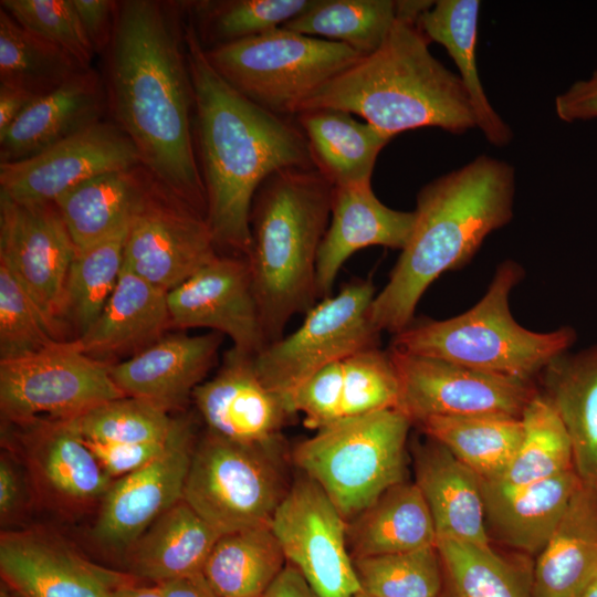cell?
<instances>
[{
    "label": "cell",
    "instance_id": "b9f144b4",
    "mask_svg": "<svg viewBox=\"0 0 597 597\" xmlns=\"http://www.w3.org/2000/svg\"><path fill=\"white\" fill-rule=\"evenodd\" d=\"M316 0L198 1L192 19L203 46L211 48L281 28L308 10ZM206 49V48H205Z\"/></svg>",
    "mask_w": 597,
    "mask_h": 597
},
{
    "label": "cell",
    "instance_id": "f1b7e54d",
    "mask_svg": "<svg viewBox=\"0 0 597 597\" xmlns=\"http://www.w3.org/2000/svg\"><path fill=\"white\" fill-rule=\"evenodd\" d=\"M541 374L569 437L574 469L583 485L597 491V344L561 354Z\"/></svg>",
    "mask_w": 597,
    "mask_h": 597
},
{
    "label": "cell",
    "instance_id": "bcb514c9",
    "mask_svg": "<svg viewBox=\"0 0 597 597\" xmlns=\"http://www.w3.org/2000/svg\"><path fill=\"white\" fill-rule=\"evenodd\" d=\"M342 419L396 408L399 379L389 350L363 349L343 360Z\"/></svg>",
    "mask_w": 597,
    "mask_h": 597
},
{
    "label": "cell",
    "instance_id": "30bf717a",
    "mask_svg": "<svg viewBox=\"0 0 597 597\" xmlns=\"http://www.w3.org/2000/svg\"><path fill=\"white\" fill-rule=\"evenodd\" d=\"M375 295L370 280H356L315 304L295 332L254 355L263 384L293 410L294 394L316 371L378 346L381 332L370 318Z\"/></svg>",
    "mask_w": 597,
    "mask_h": 597
},
{
    "label": "cell",
    "instance_id": "681fc988",
    "mask_svg": "<svg viewBox=\"0 0 597 597\" xmlns=\"http://www.w3.org/2000/svg\"><path fill=\"white\" fill-rule=\"evenodd\" d=\"M172 436L167 441L145 443H111L86 439H83V441L95 455L105 473L116 480L139 470L160 455L166 450Z\"/></svg>",
    "mask_w": 597,
    "mask_h": 597
},
{
    "label": "cell",
    "instance_id": "d6a6232c",
    "mask_svg": "<svg viewBox=\"0 0 597 597\" xmlns=\"http://www.w3.org/2000/svg\"><path fill=\"white\" fill-rule=\"evenodd\" d=\"M167 293L123 268L104 308L76 343L92 356L119 353L157 338L171 323Z\"/></svg>",
    "mask_w": 597,
    "mask_h": 597
},
{
    "label": "cell",
    "instance_id": "4fadbf2b",
    "mask_svg": "<svg viewBox=\"0 0 597 597\" xmlns=\"http://www.w3.org/2000/svg\"><path fill=\"white\" fill-rule=\"evenodd\" d=\"M399 379L396 409L412 423L429 417L521 418L537 394L532 381L479 371L439 358L389 349Z\"/></svg>",
    "mask_w": 597,
    "mask_h": 597
},
{
    "label": "cell",
    "instance_id": "8992f818",
    "mask_svg": "<svg viewBox=\"0 0 597 597\" xmlns=\"http://www.w3.org/2000/svg\"><path fill=\"white\" fill-rule=\"evenodd\" d=\"M523 273L516 262H502L486 293L472 308L442 321L413 320L394 335L391 348L532 381L555 357L573 346L576 332L563 326L537 333L514 320L509 296Z\"/></svg>",
    "mask_w": 597,
    "mask_h": 597
},
{
    "label": "cell",
    "instance_id": "4316f807",
    "mask_svg": "<svg viewBox=\"0 0 597 597\" xmlns=\"http://www.w3.org/2000/svg\"><path fill=\"white\" fill-rule=\"evenodd\" d=\"M597 576V491L582 485L532 572V597H579Z\"/></svg>",
    "mask_w": 597,
    "mask_h": 597
},
{
    "label": "cell",
    "instance_id": "816d5d0a",
    "mask_svg": "<svg viewBox=\"0 0 597 597\" xmlns=\"http://www.w3.org/2000/svg\"><path fill=\"white\" fill-rule=\"evenodd\" d=\"M115 2L109 0H73L82 27L95 53L106 51L111 44Z\"/></svg>",
    "mask_w": 597,
    "mask_h": 597
},
{
    "label": "cell",
    "instance_id": "74e56055",
    "mask_svg": "<svg viewBox=\"0 0 597 597\" xmlns=\"http://www.w3.org/2000/svg\"><path fill=\"white\" fill-rule=\"evenodd\" d=\"M84 70L71 54L28 31L0 8V83L40 97Z\"/></svg>",
    "mask_w": 597,
    "mask_h": 597
},
{
    "label": "cell",
    "instance_id": "44dd1931",
    "mask_svg": "<svg viewBox=\"0 0 597 597\" xmlns=\"http://www.w3.org/2000/svg\"><path fill=\"white\" fill-rule=\"evenodd\" d=\"M192 397L208 431L237 442L279 438L295 415L282 397L263 384L254 367V355L233 347L216 376L201 383Z\"/></svg>",
    "mask_w": 597,
    "mask_h": 597
},
{
    "label": "cell",
    "instance_id": "6f0895ef",
    "mask_svg": "<svg viewBox=\"0 0 597 597\" xmlns=\"http://www.w3.org/2000/svg\"><path fill=\"white\" fill-rule=\"evenodd\" d=\"M434 1L398 0L395 1L396 21L417 27L420 18L431 9Z\"/></svg>",
    "mask_w": 597,
    "mask_h": 597
},
{
    "label": "cell",
    "instance_id": "5bb4252c",
    "mask_svg": "<svg viewBox=\"0 0 597 597\" xmlns=\"http://www.w3.org/2000/svg\"><path fill=\"white\" fill-rule=\"evenodd\" d=\"M270 527L286 562L321 597L360 591L347 547V521L316 481L304 474L291 484Z\"/></svg>",
    "mask_w": 597,
    "mask_h": 597
},
{
    "label": "cell",
    "instance_id": "7402d4cb",
    "mask_svg": "<svg viewBox=\"0 0 597 597\" xmlns=\"http://www.w3.org/2000/svg\"><path fill=\"white\" fill-rule=\"evenodd\" d=\"M415 218V211L380 202L370 182L333 186L329 223L316 260L317 296H329L341 268L358 250L371 245L402 250Z\"/></svg>",
    "mask_w": 597,
    "mask_h": 597
},
{
    "label": "cell",
    "instance_id": "1f68e13d",
    "mask_svg": "<svg viewBox=\"0 0 597 597\" xmlns=\"http://www.w3.org/2000/svg\"><path fill=\"white\" fill-rule=\"evenodd\" d=\"M479 0L434 1L419 20L417 28L430 42L444 46L459 70V78L473 108L476 128L489 143L504 147L513 138L511 127L491 105L476 64Z\"/></svg>",
    "mask_w": 597,
    "mask_h": 597
},
{
    "label": "cell",
    "instance_id": "52a82bcc",
    "mask_svg": "<svg viewBox=\"0 0 597 597\" xmlns=\"http://www.w3.org/2000/svg\"><path fill=\"white\" fill-rule=\"evenodd\" d=\"M411 425L396 408L343 418L300 442L293 461L349 521L405 481Z\"/></svg>",
    "mask_w": 597,
    "mask_h": 597
},
{
    "label": "cell",
    "instance_id": "d4e9b609",
    "mask_svg": "<svg viewBox=\"0 0 597 597\" xmlns=\"http://www.w3.org/2000/svg\"><path fill=\"white\" fill-rule=\"evenodd\" d=\"M430 441L417 451L415 483L430 510L437 541L490 545L482 479L447 448Z\"/></svg>",
    "mask_w": 597,
    "mask_h": 597
},
{
    "label": "cell",
    "instance_id": "9c48e42d",
    "mask_svg": "<svg viewBox=\"0 0 597 597\" xmlns=\"http://www.w3.org/2000/svg\"><path fill=\"white\" fill-rule=\"evenodd\" d=\"M290 486L281 437L243 443L207 431L195 444L184 500L223 535L270 525Z\"/></svg>",
    "mask_w": 597,
    "mask_h": 597
},
{
    "label": "cell",
    "instance_id": "cb8c5ba5",
    "mask_svg": "<svg viewBox=\"0 0 597 597\" xmlns=\"http://www.w3.org/2000/svg\"><path fill=\"white\" fill-rule=\"evenodd\" d=\"M107 105L100 75L86 69L36 97L0 135V164L31 158L98 123Z\"/></svg>",
    "mask_w": 597,
    "mask_h": 597
},
{
    "label": "cell",
    "instance_id": "8d00e7d4",
    "mask_svg": "<svg viewBox=\"0 0 597 597\" xmlns=\"http://www.w3.org/2000/svg\"><path fill=\"white\" fill-rule=\"evenodd\" d=\"M521 443L502 475L491 483L513 489L574 469L567 431L552 402L536 394L525 406ZM488 482V481H486Z\"/></svg>",
    "mask_w": 597,
    "mask_h": 597
},
{
    "label": "cell",
    "instance_id": "7a4b0ae2",
    "mask_svg": "<svg viewBox=\"0 0 597 597\" xmlns=\"http://www.w3.org/2000/svg\"><path fill=\"white\" fill-rule=\"evenodd\" d=\"M185 41L206 221L217 249L247 258L251 208L260 186L277 171L315 165L296 121L253 103L213 69L191 18L185 24Z\"/></svg>",
    "mask_w": 597,
    "mask_h": 597
},
{
    "label": "cell",
    "instance_id": "f5cc1de1",
    "mask_svg": "<svg viewBox=\"0 0 597 597\" xmlns=\"http://www.w3.org/2000/svg\"><path fill=\"white\" fill-rule=\"evenodd\" d=\"M555 112L566 123L597 118V70L588 80L577 81L557 95Z\"/></svg>",
    "mask_w": 597,
    "mask_h": 597
},
{
    "label": "cell",
    "instance_id": "ffe728a7",
    "mask_svg": "<svg viewBox=\"0 0 597 597\" xmlns=\"http://www.w3.org/2000/svg\"><path fill=\"white\" fill-rule=\"evenodd\" d=\"M170 321L224 334L233 348L256 355L266 345L247 258L218 254L167 293Z\"/></svg>",
    "mask_w": 597,
    "mask_h": 597
},
{
    "label": "cell",
    "instance_id": "2e32d148",
    "mask_svg": "<svg viewBox=\"0 0 597 597\" xmlns=\"http://www.w3.org/2000/svg\"><path fill=\"white\" fill-rule=\"evenodd\" d=\"M15 426L14 448L38 502L65 516L101 504L114 480L69 420L40 418Z\"/></svg>",
    "mask_w": 597,
    "mask_h": 597
},
{
    "label": "cell",
    "instance_id": "7dc6e473",
    "mask_svg": "<svg viewBox=\"0 0 597 597\" xmlns=\"http://www.w3.org/2000/svg\"><path fill=\"white\" fill-rule=\"evenodd\" d=\"M21 27L71 54L85 69L95 54L73 0H1Z\"/></svg>",
    "mask_w": 597,
    "mask_h": 597
},
{
    "label": "cell",
    "instance_id": "ee69618b",
    "mask_svg": "<svg viewBox=\"0 0 597 597\" xmlns=\"http://www.w3.org/2000/svg\"><path fill=\"white\" fill-rule=\"evenodd\" d=\"M360 590L379 597H440L442 565L436 546L353 558Z\"/></svg>",
    "mask_w": 597,
    "mask_h": 597
},
{
    "label": "cell",
    "instance_id": "7c38bea8",
    "mask_svg": "<svg viewBox=\"0 0 597 597\" xmlns=\"http://www.w3.org/2000/svg\"><path fill=\"white\" fill-rule=\"evenodd\" d=\"M206 218L147 174L130 217L124 268L169 292L219 253Z\"/></svg>",
    "mask_w": 597,
    "mask_h": 597
},
{
    "label": "cell",
    "instance_id": "3957f363",
    "mask_svg": "<svg viewBox=\"0 0 597 597\" xmlns=\"http://www.w3.org/2000/svg\"><path fill=\"white\" fill-rule=\"evenodd\" d=\"M514 193L513 166L488 155L423 186L410 238L373 300V324L394 335L406 328L429 285L469 263L485 238L512 220Z\"/></svg>",
    "mask_w": 597,
    "mask_h": 597
},
{
    "label": "cell",
    "instance_id": "ac0fdd59",
    "mask_svg": "<svg viewBox=\"0 0 597 597\" xmlns=\"http://www.w3.org/2000/svg\"><path fill=\"white\" fill-rule=\"evenodd\" d=\"M139 165L127 135L101 121L31 158L0 164V193L19 202L54 203L90 178Z\"/></svg>",
    "mask_w": 597,
    "mask_h": 597
},
{
    "label": "cell",
    "instance_id": "5b68a950",
    "mask_svg": "<svg viewBox=\"0 0 597 597\" xmlns=\"http://www.w3.org/2000/svg\"><path fill=\"white\" fill-rule=\"evenodd\" d=\"M333 185L315 168H290L266 178L250 214L247 256L268 345L286 323L314 305L316 260L331 218Z\"/></svg>",
    "mask_w": 597,
    "mask_h": 597
},
{
    "label": "cell",
    "instance_id": "f546056e",
    "mask_svg": "<svg viewBox=\"0 0 597 597\" xmlns=\"http://www.w3.org/2000/svg\"><path fill=\"white\" fill-rule=\"evenodd\" d=\"M295 121L316 169L333 186L370 182L379 153L394 138L336 108L305 109Z\"/></svg>",
    "mask_w": 597,
    "mask_h": 597
},
{
    "label": "cell",
    "instance_id": "603a6c76",
    "mask_svg": "<svg viewBox=\"0 0 597 597\" xmlns=\"http://www.w3.org/2000/svg\"><path fill=\"white\" fill-rule=\"evenodd\" d=\"M220 344L219 333L165 337L134 357L111 365V376L125 396L170 411L181 408L203 383Z\"/></svg>",
    "mask_w": 597,
    "mask_h": 597
},
{
    "label": "cell",
    "instance_id": "d6986e66",
    "mask_svg": "<svg viewBox=\"0 0 597 597\" xmlns=\"http://www.w3.org/2000/svg\"><path fill=\"white\" fill-rule=\"evenodd\" d=\"M193 448L190 425L184 421L160 455L114 480L92 527L94 541L126 553L161 514L184 500Z\"/></svg>",
    "mask_w": 597,
    "mask_h": 597
},
{
    "label": "cell",
    "instance_id": "6da1fadb",
    "mask_svg": "<svg viewBox=\"0 0 597 597\" xmlns=\"http://www.w3.org/2000/svg\"><path fill=\"white\" fill-rule=\"evenodd\" d=\"M182 7L155 0L115 2L105 88L114 123L135 146L142 166L206 218Z\"/></svg>",
    "mask_w": 597,
    "mask_h": 597
},
{
    "label": "cell",
    "instance_id": "ab89813d",
    "mask_svg": "<svg viewBox=\"0 0 597 597\" xmlns=\"http://www.w3.org/2000/svg\"><path fill=\"white\" fill-rule=\"evenodd\" d=\"M437 549L449 597H532V573L510 563L490 545L438 540Z\"/></svg>",
    "mask_w": 597,
    "mask_h": 597
},
{
    "label": "cell",
    "instance_id": "836d02e7",
    "mask_svg": "<svg viewBox=\"0 0 597 597\" xmlns=\"http://www.w3.org/2000/svg\"><path fill=\"white\" fill-rule=\"evenodd\" d=\"M147 174L142 165L108 171L71 188L54 201L76 251L129 222Z\"/></svg>",
    "mask_w": 597,
    "mask_h": 597
},
{
    "label": "cell",
    "instance_id": "9a60e30c",
    "mask_svg": "<svg viewBox=\"0 0 597 597\" xmlns=\"http://www.w3.org/2000/svg\"><path fill=\"white\" fill-rule=\"evenodd\" d=\"M76 249L54 203L19 202L0 193V261L59 331Z\"/></svg>",
    "mask_w": 597,
    "mask_h": 597
},
{
    "label": "cell",
    "instance_id": "f6af8a7d",
    "mask_svg": "<svg viewBox=\"0 0 597 597\" xmlns=\"http://www.w3.org/2000/svg\"><path fill=\"white\" fill-rule=\"evenodd\" d=\"M11 269L0 261V362L40 353L60 342Z\"/></svg>",
    "mask_w": 597,
    "mask_h": 597
},
{
    "label": "cell",
    "instance_id": "7bdbcfd3",
    "mask_svg": "<svg viewBox=\"0 0 597 597\" xmlns=\"http://www.w3.org/2000/svg\"><path fill=\"white\" fill-rule=\"evenodd\" d=\"M86 440L111 443L167 441L184 420L174 419L158 405L136 397H122L69 419Z\"/></svg>",
    "mask_w": 597,
    "mask_h": 597
},
{
    "label": "cell",
    "instance_id": "d590c367",
    "mask_svg": "<svg viewBox=\"0 0 597 597\" xmlns=\"http://www.w3.org/2000/svg\"><path fill=\"white\" fill-rule=\"evenodd\" d=\"M417 425L483 481L498 480L521 443V418L500 415L429 417Z\"/></svg>",
    "mask_w": 597,
    "mask_h": 597
},
{
    "label": "cell",
    "instance_id": "9f6ffc18",
    "mask_svg": "<svg viewBox=\"0 0 597 597\" xmlns=\"http://www.w3.org/2000/svg\"><path fill=\"white\" fill-rule=\"evenodd\" d=\"M164 597H219L202 573L159 584Z\"/></svg>",
    "mask_w": 597,
    "mask_h": 597
},
{
    "label": "cell",
    "instance_id": "83f0119b",
    "mask_svg": "<svg viewBox=\"0 0 597 597\" xmlns=\"http://www.w3.org/2000/svg\"><path fill=\"white\" fill-rule=\"evenodd\" d=\"M220 536L181 500L161 514L127 549V573L151 584L202 573Z\"/></svg>",
    "mask_w": 597,
    "mask_h": 597
},
{
    "label": "cell",
    "instance_id": "484cf974",
    "mask_svg": "<svg viewBox=\"0 0 597 597\" xmlns=\"http://www.w3.org/2000/svg\"><path fill=\"white\" fill-rule=\"evenodd\" d=\"M582 485L575 469L513 489L482 480L486 525L503 543L540 554Z\"/></svg>",
    "mask_w": 597,
    "mask_h": 597
},
{
    "label": "cell",
    "instance_id": "94428289",
    "mask_svg": "<svg viewBox=\"0 0 597 597\" xmlns=\"http://www.w3.org/2000/svg\"><path fill=\"white\" fill-rule=\"evenodd\" d=\"M0 597H17V596L12 594L4 585H1Z\"/></svg>",
    "mask_w": 597,
    "mask_h": 597
},
{
    "label": "cell",
    "instance_id": "e0dca14e",
    "mask_svg": "<svg viewBox=\"0 0 597 597\" xmlns=\"http://www.w3.org/2000/svg\"><path fill=\"white\" fill-rule=\"evenodd\" d=\"M0 576L17 597H113L116 587L136 578L91 562L41 526L1 532Z\"/></svg>",
    "mask_w": 597,
    "mask_h": 597
},
{
    "label": "cell",
    "instance_id": "ba28073f",
    "mask_svg": "<svg viewBox=\"0 0 597 597\" xmlns=\"http://www.w3.org/2000/svg\"><path fill=\"white\" fill-rule=\"evenodd\" d=\"M205 50L213 69L233 88L290 118L322 86L363 57L344 43L282 28Z\"/></svg>",
    "mask_w": 597,
    "mask_h": 597
},
{
    "label": "cell",
    "instance_id": "db71d44e",
    "mask_svg": "<svg viewBox=\"0 0 597 597\" xmlns=\"http://www.w3.org/2000/svg\"><path fill=\"white\" fill-rule=\"evenodd\" d=\"M263 597H321L296 567L286 563Z\"/></svg>",
    "mask_w": 597,
    "mask_h": 597
},
{
    "label": "cell",
    "instance_id": "277c9868",
    "mask_svg": "<svg viewBox=\"0 0 597 597\" xmlns=\"http://www.w3.org/2000/svg\"><path fill=\"white\" fill-rule=\"evenodd\" d=\"M428 45L417 27L396 21L376 51L322 86L302 111L342 109L391 137L423 127L457 135L476 128L459 75L440 63Z\"/></svg>",
    "mask_w": 597,
    "mask_h": 597
},
{
    "label": "cell",
    "instance_id": "680465c9",
    "mask_svg": "<svg viewBox=\"0 0 597 597\" xmlns=\"http://www.w3.org/2000/svg\"><path fill=\"white\" fill-rule=\"evenodd\" d=\"M133 578L114 589L113 597H164L159 584L143 585Z\"/></svg>",
    "mask_w": 597,
    "mask_h": 597
},
{
    "label": "cell",
    "instance_id": "8fae6325",
    "mask_svg": "<svg viewBox=\"0 0 597 597\" xmlns=\"http://www.w3.org/2000/svg\"><path fill=\"white\" fill-rule=\"evenodd\" d=\"M125 397L111 365L85 354L76 341H60L30 356L0 362L2 417L21 425L45 418L69 420Z\"/></svg>",
    "mask_w": 597,
    "mask_h": 597
},
{
    "label": "cell",
    "instance_id": "f35d334b",
    "mask_svg": "<svg viewBox=\"0 0 597 597\" xmlns=\"http://www.w3.org/2000/svg\"><path fill=\"white\" fill-rule=\"evenodd\" d=\"M395 22L392 0H316L281 28L344 43L366 56L383 44Z\"/></svg>",
    "mask_w": 597,
    "mask_h": 597
},
{
    "label": "cell",
    "instance_id": "6125c7cd",
    "mask_svg": "<svg viewBox=\"0 0 597 597\" xmlns=\"http://www.w3.org/2000/svg\"><path fill=\"white\" fill-rule=\"evenodd\" d=\"M353 597H379V596L369 595L360 590L357 594H355Z\"/></svg>",
    "mask_w": 597,
    "mask_h": 597
},
{
    "label": "cell",
    "instance_id": "60d3db41",
    "mask_svg": "<svg viewBox=\"0 0 597 597\" xmlns=\"http://www.w3.org/2000/svg\"><path fill=\"white\" fill-rule=\"evenodd\" d=\"M128 224L75 253L66 281L63 320L73 323L77 337L98 317L119 280Z\"/></svg>",
    "mask_w": 597,
    "mask_h": 597
},
{
    "label": "cell",
    "instance_id": "11a10c76",
    "mask_svg": "<svg viewBox=\"0 0 597 597\" xmlns=\"http://www.w3.org/2000/svg\"><path fill=\"white\" fill-rule=\"evenodd\" d=\"M35 98L24 90L0 83V135L6 133Z\"/></svg>",
    "mask_w": 597,
    "mask_h": 597
},
{
    "label": "cell",
    "instance_id": "4dcf8cb0",
    "mask_svg": "<svg viewBox=\"0 0 597 597\" xmlns=\"http://www.w3.org/2000/svg\"><path fill=\"white\" fill-rule=\"evenodd\" d=\"M346 541L360 558L436 546L437 533L420 489L404 481L347 521Z\"/></svg>",
    "mask_w": 597,
    "mask_h": 597
},
{
    "label": "cell",
    "instance_id": "c3c4849f",
    "mask_svg": "<svg viewBox=\"0 0 597 597\" xmlns=\"http://www.w3.org/2000/svg\"><path fill=\"white\" fill-rule=\"evenodd\" d=\"M344 366L332 363L303 383L292 399L295 413H303L304 425L318 430L342 419Z\"/></svg>",
    "mask_w": 597,
    "mask_h": 597
},
{
    "label": "cell",
    "instance_id": "f907efd6",
    "mask_svg": "<svg viewBox=\"0 0 597 597\" xmlns=\"http://www.w3.org/2000/svg\"><path fill=\"white\" fill-rule=\"evenodd\" d=\"M30 489L29 480L23 476L13 454L2 451L0 457L1 524H11L23 514L28 505Z\"/></svg>",
    "mask_w": 597,
    "mask_h": 597
},
{
    "label": "cell",
    "instance_id": "91938a15",
    "mask_svg": "<svg viewBox=\"0 0 597 597\" xmlns=\"http://www.w3.org/2000/svg\"><path fill=\"white\" fill-rule=\"evenodd\" d=\"M579 597H597V576L585 588Z\"/></svg>",
    "mask_w": 597,
    "mask_h": 597
},
{
    "label": "cell",
    "instance_id": "e575fe53",
    "mask_svg": "<svg viewBox=\"0 0 597 597\" xmlns=\"http://www.w3.org/2000/svg\"><path fill=\"white\" fill-rule=\"evenodd\" d=\"M270 525L223 534L202 569L219 597H263L286 565Z\"/></svg>",
    "mask_w": 597,
    "mask_h": 597
}]
</instances>
